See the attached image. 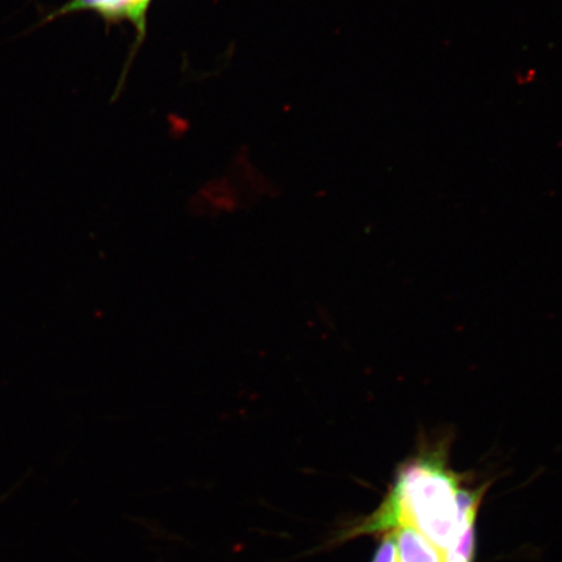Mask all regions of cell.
<instances>
[{
  "label": "cell",
  "mask_w": 562,
  "mask_h": 562,
  "mask_svg": "<svg viewBox=\"0 0 562 562\" xmlns=\"http://www.w3.org/2000/svg\"><path fill=\"white\" fill-rule=\"evenodd\" d=\"M457 490L454 477L438 462L413 463L400 475L396 488L384 507L356 531L384 530L406 524L446 552L459 536Z\"/></svg>",
  "instance_id": "cell-1"
},
{
  "label": "cell",
  "mask_w": 562,
  "mask_h": 562,
  "mask_svg": "<svg viewBox=\"0 0 562 562\" xmlns=\"http://www.w3.org/2000/svg\"><path fill=\"white\" fill-rule=\"evenodd\" d=\"M153 3L154 0H68L60 9L48 13L45 23H52L58 18L80 12H93L108 25L128 23L136 33L135 47L126 63L130 67L132 59L135 58L146 38L147 16H149Z\"/></svg>",
  "instance_id": "cell-2"
},
{
  "label": "cell",
  "mask_w": 562,
  "mask_h": 562,
  "mask_svg": "<svg viewBox=\"0 0 562 562\" xmlns=\"http://www.w3.org/2000/svg\"><path fill=\"white\" fill-rule=\"evenodd\" d=\"M393 532L398 562H442V552L413 526L397 525Z\"/></svg>",
  "instance_id": "cell-3"
},
{
  "label": "cell",
  "mask_w": 562,
  "mask_h": 562,
  "mask_svg": "<svg viewBox=\"0 0 562 562\" xmlns=\"http://www.w3.org/2000/svg\"><path fill=\"white\" fill-rule=\"evenodd\" d=\"M374 562H398L396 542L393 536L386 538L376 553Z\"/></svg>",
  "instance_id": "cell-4"
}]
</instances>
